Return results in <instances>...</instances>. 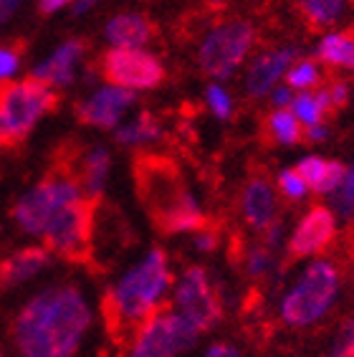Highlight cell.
<instances>
[{"label": "cell", "instance_id": "40", "mask_svg": "<svg viewBox=\"0 0 354 357\" xmlns=\"http://www.w3.org/2000/svg\"><path fill=\"white\" fill-rule=\"evenodd\" d=\"M6 147H13V142H10V137H8L6 124L0 122V150H6Z\"/></svg>", "mask_w": 354, "mask_h": 357}, {"label": "cell", "instance_id": "28", "mask_svg": "<svg viewBox=\"0 0 354 357\" xmlns=\"http://www.w3.org/2000/svg\"><path fill=\"white\" fill-rule=\"evenodd\" d=\"M332 195H334V211L341 218H354V165L347 167L341 185Z\"/></svg>", "mask_w": 354, "mask_h": 357}, {"label": "cell", "instance_id": "11", "mask_svg": "<svg viewBox=\"0 0 354 357\" xmlns=\"http://www.w3.org/2000/svg\"><path fill=\"white\" fill-rule=\"evenodd\" d=\"M99 74L111 86L144 91L162 84L164 66L155 54L144 48H109L99 61Z\"/></svg>", "mask_w": 354, "mask_h": 357}, {"label": "cell", "instance_id": "21", "mask_svg": "<svg viewBox=\"0 0 354 357\" xmlns=\"http://www.w3.org/2000/svg\"><path fill=\"white\" fill-rule=\"evenodd\" d=\"M301 21L311 31H327L337 26L347 10V0H293Z\"/></svg>", "mask_w": 354, "mask_h": 357}, {"label": "cell", "instance_id": "1", "mask_svg": "<svg viewBox=\"0 0 354 357\" xmlns=\"http://www.w3.org/2000/svg\"><path fill=\"white\" fill-rule=\"evenodd\" d=\"M91 324L86 296L74 284L48 287L13 319L18 357H74Z\"/></svg>", "mask_w": 354, "mask_h": 357}, {"label": "cell", "instance_id": "3", "mask_svg": "<svg viewBox=\"0 0 354 357\" xmlns=\"http://www.w3.org/2000/svg\"><path fill=\"white\" fill-rule=\"evenodd\" d=\"M134 180L144 211L162 234H195L208 226L195 195L167 158L142 155L134 162Z\"/></svg>", "mask_w": 354, "mask_h": 357}, {"label": "cell", "instance_id": "30", "mask_svg": "<svg viewBox=\"0 0 354 357\" xmlns=\"http://www.w3.org/2000/svg\"><path fill=\"white\" fill-rule=\"evenodd\" d=\"M23 51H26V43L23 41L0 46V82H10V76L21 66Z\"/></svg>", "mask_w": 354, "mask_h": 357}, {"label": "cell", "instance_id": "32", "mask_svg": "<svg viewBox=\"0 0 354 357\" xmlns=\"http://www.w3.org/2000/svg\"><path fill=\"white\" fill-rule=\"evenodd\" d=\"M332 357H354V317L344 319Z\"/></svg>", "mask_w": 354, "mask_h": 357}, {"label": "cell", "instance_id": "22", "mask_svg": "<svg viewBox=\"0 0 354 357\" xmlns=\"http://www.w3.org/2000/svg\"><path fill=\"white\" fill-rule=\"evenodd\" d=\"M321 63H327L329 69H344L354 71V36L347 31H332L321 38L316 48Z\"/></svg>", "mask_w": 354, "mask_h": 357}, {"label": "cell", "instance_id": "7", "mask_svg": "<svg viewBox=\"0 0 354 357\" xmlns=\"http://www.w3.org/2000/svg\"><path fill=\"white\" fill-rule=\"evenodd\" d=\"M259 33L248 21H223L205 33L198 48V69L210 79H228L251 56Z\"/></svg>", "mask_w": 354, "mask_h": 357}, {"label": "cell", "instance_id": "14", "mask_svg": "<svg viewBox=\"0 0 354 357\" xmlns=\"http://www.w3.org/2000/svg\"><path fill=\"white\" fill-rule=\"evenodd\" d=\"M240 215H243L245 226L253 228L256 234H263L273 223H279V195L276 185L266 178L263 172L251 175L248 183L240 192Z\"/></svg>", "mask_w": 354, "mask_h": 357}, {"label": "cell", "instance_id": "36", "mask_svg": "<svg viewBox=\"0 0 354 357\" xmlns=\"http://www.w3.org/2000/svg\"><path fill=\"white\" fill-rule=\"evenodd\" d=\"M203 357H240L238 347H233L231 342H215L205 350Z\"/></svg>", "mask_w": 354, "mask_h": 357}, {"label": "cell", "instance_id": "15", "mask_svg": "<svg viewBox=\"0 0 354 357\" xmlns=\"http://www.w3.org/2000/svg\"><path fill=\"white\" fill-rule=\"evenodd\" d=\"M296 61V51L293 48H271L263 51L251 61L248 71H245L243 86L245 94L251 99H263L266 94H271L276 89L279 79H284L288 66Z\"/></svg>", "mask_w": 354, "mask_h": 357}, {"label": "cell", "instance_id": "38", "mask_svg": "<svg viewBox=\"0 0 354 357\" xmlns=\"http://www.w3.org/2000/svg\"><path fill=\"white\" fill-rule=\"evenodd\" d=\"M327 135H329V130L324 127V122L311 124V127H307V130H304V142H321Z\"/></svg>", "mask_w": 354, "mask_h": 357}, {"label": "cell", "instance_id": "17", "mask_svg": "<svg viewBox=\"0 0 354 357\" xmlns=\"http://www.w3.org/2000/svg\"><path fill=\"white\" fill-rule=\"evenodd\" d=\"M157 33V26L144 13H116L107 26L104 36L111 48H142Z\"/></svg>", "mask_w": 354, "mask_h": 357}, {"label": "cell", "instance_id": "10", "mask_svg": "<svg viewBox=\"0 0 354 357\" xmlns=\"http://www.w3.org/2000/svg\"><path fill=\"white\" fill-rule=\"evenodd\" d=\"M200 332L185 322L172 307L160 310L134 332L127 357H180L198 342Z\"/></svg>", "mask_w": 354, "mask_h": 357}, {"label": "cell", "instance_id": "2", "mask_svg": "<svg viewBox=\"0 0 354 357\" xmlns=\"http://www.w3.org/2000/svg\"><path fill=\"white\" fill-rule=\"evenodd\" d=\"M172 271L170 259L162 248H152L142 261L132 266L104 294L102 314L107 330L116 342H127L150 317L164 310V296L170 294Z\"/></svg>", "mask_w": 354, "mask_h": 357}, {"label": "cell", "instance_id": "37", "mask_svg": "<svg viewBox=\"0 0 354 357\" xmlns=\"http://www.w3.org/2000/svg\"><path fill=\"white\" fill-rule=\"evenodd\" d=\"M71 3H76V0H38V10L43 15H51L56 10H61V8L71 6Z\"/></svg>", "mask_w": 354, "mask_h": 357}, {"label": "cell", "instance_id": "12", "mask_svg": "<svg viewBox=\"0 0 354 357\" xmlns=\"http://www.w3.org/2000/svg\"><path fill=\"white\" fill-rule=\"evenodd\" d=\"M337 238V218L327 206H311L288 236V256L291 259H311L324 254Z\"/></svg>", "mask_w": 354, "mask_h": 357}, {"label": "cell", "instance_id": "6", "mask_svg": "<svg viewBox=\"0 0 354 357\" xmlns=\"http://www.w3.org/2000/svg\"><path fill=\"white\" fill-rule=\"evenodd\" d=\"M59 107V94L46 84L26 76L21 82H0V122L6 124L8 137L21 144L46 114Z\"/></svg>", "mask_w": 354, "mask_h": 357}, {"label": "cell", "instance_id": "24", "mask_svg": "<svg viewBox=\"0 0 354 357\" xmlns=\"http://www.w3.org/2000/svg\"><path fill=\"white\" fill-rule=\"evenodd\" d=\"M266 137L276 144L304 142V124L296 119L291 109H273L266 117Z\"/></svg>", "mask_w": 354, "mask_h": 357}, {"label": "cell", "instance_id": "13", "mask_svg": "<svg viewBox=\"0 0 354 357\" xmlns=\"http://www.w3.org/2000/svg\"><path fill=\"white\" fill-rule=\"evenodd\" d=\"M134 91L122 89V86H102L99 91L76 104V117L79 122L88 127H99V130H114L122 122V117L132 109L134 104Z\"/></svg>", "mask_w": 354, "mask_h": 357}, {"label": "cell", "instance_id": "19", "mask_svg": "<svg viewBox=\"0 0 354 357\" xmlns=\"http://www.w3.org/2000/svg\"><path fill=\"white\" fill-rule=\"evenodd\" d=\"M299 175L304 178L307 188L316 195H332L337 188L341 185L344 180V172H347V165L339 162V160H324L316 158V155H309L296 165Z\"/></svg>", "mask_w": 354, "mask_h": 357}, {"label": "cell", "instance_id": "42", "mask_svg": "<svg viewBox=\"0 0 354 357\" xmlns=\"http://www.w3.org/2000/svg\"><path fill=\"white\" fill-rule=\"evenodd\" d=\"M0 357H3V355H0Z\"/></svg>", "mask_w": 354, "mask_h": 357}, {"label": "cell", "instance_id": "41", "mask_svg": "<svg viewBox=\"0 0 354 357\" xmlns=\"http://www.w3.org/2000/svg\"><path fill=\"white\" fill-rule=\"evenodd\" d=\"M91 6H94V0H76V3H74V10H76V13H86V10Z\"/></svg>", "mask_w": 354, "mask_h": 357}, {"label": "cell", "instance_id": "34", "mask_svg": "<svg viewBox=\"0 0 354 357\" xmlns=\"http://www.w3.org/2000/svg\"><path fill=\"white\" fill-rule=\"evenodd\" d=\"M327 94H329V102H332V109H341L344 104L349 102V86L347 82H339V79H334V82L327 84Z\"/></svg>", "mask_w": 354, "mask_h": 357}, {"label": "cell", "instance_id": "29", "mask_svg": "<svg viewBox=\"0 0 354 357\" xmlns=\"http://www.w3.org/2000/svg\"><path fill=\"white\" fill-rule=\"evenodd\" d=\"M279 192L284 195L286 200H304L307 198V183H304V178L299 175V170L296 167H286V170L279 172Z\"/></svg>", "mask_w": 354, "mask_h": 357}, {"label": "cell", "instance_id": "9", "mask_svg": "<svg viewBox=\"0 0 354 357\" xmlns=\"http://www.w3.org/2000/svg\"><path fill=\"white\" fill-rule=\"evenodd\" d=\"M172 310L195 330H213L223 317V299L203 266H187L172 284Z\"/></svg>", "mask_w": 354, "mask_h": 357}, {"label": "cell", "instance_id": "27", "mask_svg": "<svg viewBox=\"0 0 354 357\" xmlns=\"http://www.w3.org/2000/svg\"><path fill=\"white\" fill-rule=\"evenodd\" d=\"M243 266L251 279H263L273 268V248H268L266 243H253L243 256Z\"/></svg>", "mask_w": 354, "mask_h": 357}, {"label": "cell", "instance_id": "23", "mask_svg": "<svg viewBox=\"0 0 354 357\" xmlns=\"http://www.w3.org/2000/svg\"><path fill=\"white\" fill-rule=\"evenodd\" d=\"M288 109L296 114L304 127H311V124H321L329 114H334L332 109V102H329V94H327V86H321L316 91H299V94L293 96V102Z\"/></svg>", "mask_w": 354, "mask_h": 357}, {"label": "cell", "instance_id": "20", "mask_svg": "<svg viewBox=\"0 0 354 357\" xmlns=\"http://www.w3.org/2000/svg\"><path fill=\"white\" fill-rule=\"evenodd\" d=\"M109 165H111V158L104 147H91V150L84 152L82 158H79V165L74 167V175L88 200L96 203V200L102 198L104 185H107V175H109Z\"/></svg>", "mask_w": 354, "mask_h": 357}, {"label": "cell", "instance_id": "26", "mask_svg": "<svg viewBox=\"0 0 354 357\" xmlns=\"http://www.w3.org/2000/svg\"><path fill=\"white\" fill-rule=\"evenodd\" d=\"M284 79H286V86H291L293 91H311L314 86L321 84V69L311 59H296L288 66Z\"/></svg>", "mask_w": 354, "mask_h": 357}, {"label": "cell", "instance_id": "8", "mask_svg": "<svg viewBox=\"0 0 354 357\" xmlns=\"http://www.w3.org/2000/svg\"><path fill=\"white\" fill-rule=\"evenodd\" d=\"M94 218L96 203L88 198L61 208L41 231L43 248L63 261H86L94 241Z\"/></svg>", "mask_w": 354, "mask_h": 357}, {"label": "cell", "instance_id": "16", "mask_svg": "<svg viewBox=\"0 0 354 357\" xmlns=\"http://www.w3.org/2000/svg\"><path fill=\"white\" fill-rule=\"evenodd\" d=\"M86 51H88V43L84 41V38H68V41H63L54 54L48 56L46 61L38 63V66L31 71V76H33L36 82L51 86V89L68 86V84L74 82L76 63L82 61Z\"/></svg>", "mask_w": 354, "mask_h": 357}, {"label": "cell", "instance_id": "25", "mask_svg": "<svg viewBox=\"0 0 354 357\" xmlns=\"http://www.w3.org/2000/svg\"><path fill=\"white\" fill-rule=\"evenodd\" d=\"M162 135V127L152 114H139L134 122L124 124L116 130V142L127 144V147H137V144H147L155 142L157 137Z\"/></svg>", "mask_w": 354, "mask_h": 357}, {"label": "cell", "instance_id": "35", "mask_svg": "<svg viewBox=\"0 0 354 357\" xmlns=\"http://www.w3.org/2000/svg\"><path fill=\"white\" fill-rule=\"evenodd\" d=\"M293 89L291 86H279V89H273L271 91V104H273V109H288L293 102Z\"/></svg>", "mask_w": 354, "mask_h": 357}, {"label": "cell", "instance_id": "4", "mask_svg": "<svg viewBox=\"0 0 354 357\" xmlns=\"http://www.w3.org/2000/svg\"><path fill=\"white\" fill-rule=\"evenodd\" d=\"M339 291V271L327 259H316L309 264L281 299V322L293 330L311 327L332 310Z\"/></svg>", "mask_w": 354, "mask_h": 357}, {"label": "cell", "instance_id": "5", "mask_svg": "<svg viewBox=\"0 0 354 357\" xmlns=\"http://www.w3.org/2000/svg\"><path fill=\"white\" fill-rule=\"evenodd\" d=\"M82 198H86V195H84L74 170H68V167H63V165H56L38 185L31 188V190L15 203L10 213H13V220L18 223V228H21L23 234L41 236L46 223L54 218L61 208L71 206V203H76V200H82Z\"/></svg>", "mask_w": 354, "mask_h": 357}, {"label": "cell", "instance_id": "18", "mask_svg": "<svg viewBox=\"0 0 354 357\" xmlns=\"http://www.w3.org/2000/svg\"><path fill=\"white\" fill-rule=\"evenodd\" d=\"M48 264H51V254L43 246H26L15 251L0 264V289H10L15 284L28 282L31 276L41 274Z\"/></svg>", "mask_w": 354, "mask_h": 357}, {"label": "cell", "instance_id": "31", "mask_svg": "<svg viewBox=\"0 0 354 357\" xmlns=\"http://www.w3.org/2000/svg\"><path fill=\"white\" fill-rule=\"evenodd\" d=\"M205 102L210 107V112L215 114L218 119H231L233 117V102H231V94L220 86V84H210L208 91H205Z\"/></svg>", "mask_w": 354, "mask_h": 357}, {"label": "cell", "instance_id": "33", "mask_svg": "<svg viewBox=\"0 0 354 357\" xmlns=\"http://www.w3.org/2000/svg\"><path fill=\"white\" fill-rule=\"evenodd\" d=\"M192 243H195V248L198 251H205V254H210L213 248L218 246V231L208 223L205 228H200V231H195V236H192Z\"/></svg>", "mask_w": 354, "mask_h": 357}, {"label": "cell", "instance_id": "39", "mask_svg": "<svg viewBox=\"0 0 354 357\" xmlns=\"http://www.w3.org/2000/svg\"><path fill=\"white\" fill-rule=\"evenodd\" d=\"M18 6H21V0H0V26L18 10Z\"/></svg>", "mask_w": 354, "mask_h": 357}]
</instances>
